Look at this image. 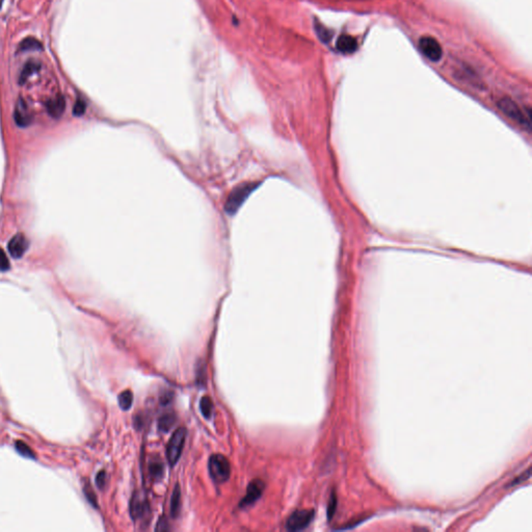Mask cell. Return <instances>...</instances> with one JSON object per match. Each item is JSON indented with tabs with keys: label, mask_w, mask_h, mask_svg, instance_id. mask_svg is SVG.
I'll list each match as a JSON object with an SVG mask.
<instances>
[{
	"label": "cell",
	"mask_w": 532,
	"mask_h": 532,
	"mask_svg": "<svg viewBox=\"0 0 532 532\" xmlns=\"http://www.w3.org/2000/svg\"><path fill=\"white\" fill-rule=\"evenodd\" d=\"M45 105L49 115L54 119H59L65 111L66 101L63 96H56L55 98L48 100Z\"/></svg>",
	"instance_id": "obj_10"
},
{
	"label": "cell",
	"mask_w": 532,
	"mask_h": 532,
	"mask_svg": "<svg viewBox=\"0 0 532 532\" xmlns=\"http://www.w3.org/2000/svg\"><path fill=\"white\" fill-rule=\"evenodd\" d=\"M336 506H337L336 494H335V492H332L331 497H330V501H329V504H328V518H329V520H331L334 517Z\"/></svg>",
	"instance_id": "obj_21"
},
{
	"label": "cell",
	"mask_w": 532,
	"mask_h": 532,
	"mask_svg": "<svg viewBox=\"0 0 532 532\" xmlns=\"http://www.w3.org/2000/svg\"><path fill=\"white\" fill-rule=\"evenodd\" d=\"M133 403V394L130 390H126L119 395V406L123 411H127L131 408Z\"/></svg>",
	"instance_id": "obj_17"
},
{
	"label": "cell",
	"mask_w": 532,
	"mask_h": 532,
	"mask_svg": "<svg viewBox=\"0 0 532 532\" xmlns=\"http://www.w3.org/2000/svg\"><path fill=\"white\" fill-rule=\"evenodd\" d=\"M200 409H201V412H202L204 417H206V418L210 417L211 413H212V410H213V404L211 402V399L209 398L208 396L203 397L201 399V403H200Z\"/></svg>",
	"instance_id": "obj_19"
},
{
	"label": "cell",
	"mask_w": 532,
	"mask_h": 532,
	"mask_svg": "<svg viewBox=\"0 0 532 532\" xmlns=\"http://www.w3.org/2000/svg\"><path fill=\"white\" fill-rule=\"evenodd\" d=\"M149 471L154 478L156 479L161 478L162 474H163V464L159 460L152 461L149 466Z\"/></svg>",
	"instance_id": "obj_18"
},
{
	"label": "cell",
	"mask_w": 532,
	"mask_h": 532,
	"mask_svg": "<svg viewBox=\"0 0 532 532\" xmlns=\"http://www.w3.org/2000/svg\"><path fill=\"white\" fill-rule=\"evenodd\" d=\"M264 490V482L260 479L253 480L246 490V495L240 502V507H246L255 503L262 495Z\"/></svg>",
	"instance_id": "obj_7"
},
{
	"label": "cell",
	"mask_w": 532,
	"mask_h": 532,
	"mask_svg": "<svg viewBox=\"0 0 532 532\" xmlns=\"http://www.w3.org/2000/svg\"><path fill=\"white\" fill-rule=\"evenodd\" d=\"M498 107L507 118H509L514 122H517L526 130L530 131L531 119L529 110L526 115V113L518 106V104L509 98H502L501 100H499Z\"/></svg>",
	"instance_id": "obj_1"
},
{
	"label": "cell",
	"mask_w": 532,
	"mask_h": 532,
	"mask_svg": "<svg viewBox=\"0 0 532 532\" xmlns=\"http://www.w3.org/2000/svg\"><path fill=\"white\" fill-rule=\"evenodd\" d=\"M185 439H186V429L184 427L178 428L173 433V435L170 436L169 442L167 444V448H166V458L170 466H174L179 461L181 457V453L183 451L184 444H185Z\"/></svg>",
	"instance_id": "obj_3"
},
{
	"label": "cell",
	"mask_w": 532,
	"mask_h": 532,
	"mask_svg": "<svg viewBox=\"0 0 532 532\" xmlns=\"http://www.w3.org/2000/svg\"><path fill=\"white\" fill-rule=\"evenodd\" d=\"M16 449L19 453H21L22 455H25V457H28L30 459H34V453L31 451V449L23 442L21 441H18L16 444Z\"/></svg>",
	"instance_id": "obj_20"
},
{
	"label": "cell",
	"mask_w": 532,
	"mask_h": 532,
	"mask_svg": "<svg viewBox=\"0 0 532 532\" xmlns=\"http://www.w3.org/2000/svg\"><path fill=\"white\" fill-rule=\"evenodd\" d=\"M41 68V64L39 62H35V61H28L24 68L22 69L21 73H20V76H19V83L20 84H24L28 79L31 75H33L35 72H37L40 70Z\"/></svg>",
	"instance_id": "obj_14"
},
{
	"label": "cell",
	"mask_w": 532,
	"mask_h": 532,
	"mask_svg": "<svg viewBox=\"0 0 532 532\" xmlns=\"http://www.w3.org/2000/svg\"><path fill=\"white\" fill-rule=\"evenodd\" d=\"M316 30H317V33H318L319 37H320V39H321L322 41H328V40H329L330 34L327 33V29H326V28H324L322 26L318 25V26L316 27Z\"/></svg>",
	"instance_id": "obj_27"
},
{
	"label": "cell",
	"mask_w": 532,
	"mask_h": 532,
	"mask_svg": "<svg viewBox=\"0 0 532 532\" xmlns=\"http://www.w3.org/2000/svg\"><path fill=\"white\" fill-rule=\"evenodd\" d=\"M529 477H530V468H528V469L526 470V472H525V473L521 474L519 477H517L516 479H514V480H512V481H511V484H510V485L512 486V485H517V484H519V483H521V482H524V481H525L526 479H528Z\"/></svg>",
	"instance_id": "obj_26"
},
{
	"label": "cell",
	"mask_w": 532,
	"mask_h": 532,
	"mask_svg": "<svg viewBox=\"0 0 532 532\" xmlns=\"http://www.w3.org/2000/svg\"><path fill=\"white\" fill-rule=\"evenodd\" d=\"M29 246V241L23 234L19 233L15 235L9 242V252L14 258L22 257Z\"/></svg>",
	"instance_id": "obj_8"
},
{
	"label": "cell",
	"mask_w": 532,
	"mask_h": 532,
	"mask_svg": "<svg viewBox=\"0 0 532 532\" xmlns=\"http://www.w3.org/2000/svg\"><path fill=\"white\" fill-rule=\"evenodd\" d=\"M161 521H162V524H161V522L159 521V522H158V524H157L156 530H162V531H163V530H167V529H168V527H165V525H166V522H165V520H164V519H161Z\"/></svg>",
	"instance_id": "obj_28"
},
{
	"label": "cell",
	"mask_w": 532,
	"mask_h": 532,
	"mask_svg": "<svg viewBox=\"0 0 532 532\" xmlns=\"http://www.w3.org/2000/svg\"><path fill=\"white\" fill-rule=\"evenodd\" d=\"M83 491H84V494H85V496H86L87 500H88V501H90L95 507H97L98 505H97V498H96V495H95V493L93 492V489L90 486L88 483H86V484L84 485Z\"/></svg>",
	"instance_id": "obj_23"
},
{
	"label": "cell",
	"mask_w": 532,
	"mask_h": 532,
	"mask_svg": "<svg viewBox=\"0 0 532 532\" xmlns=\"http://www.w3.org/2000/svg\"><path fill=\"white\" fill-rule=\"evenodd\" d=\"M106 483V473L105 471H100L96 476V484L99 489H103Z\"/></svg>",
	"instance_id": "obj_25"
},
{
	"label": "cell",
	"mask_w": 532,
	"mask_h": 532,
	"mask_svg": "<svg viewBox=\"0 0 532 532\" xmlns=\"http://www.w3.org/2000/svg\"><path fill=\"white\" fill-rule=\"evenodd\" d=\"M11 268V264L9 261V258L7 254L4 252V250L0 249V271L7 272Z\"/></svg>",
	"instance_id": "obj_24"
},
{
	"label": "cell",
	"mask_w": 532,
	"mask_h": 532,
	"mask_svg": "<svg viewBox=\"0 0 532 532\" xmlns=\"http://www.w3.org/2000/svg\"><path fill=\"white\" fill-rule=\"evenodd\" d=\"M208 469L211 478L217 483H224L230 477L231 467L229 461L221 454L211 455V458L209 459Z\"/></svg>",
	"instance_id": "obj_2"
},
{
	"label": "cell",
	"mask_w": 532,
	"mask_h": 532,
	"mask_svg": "<svg viewBox=\"0 0 532 532\" xmlns=\"http://www.w3.org/2000/svg\"><path fill=\"white\" fill-rule=\"evenodd\" d=\"M314 518V510L300 509L292 512L287 520L286 527L290 531H299L307 528Z\"/></svg>",
	"instance_id": "obj_5"
},
{
	"label": "cell",
	"mask_w": 532,
	"mask_h": 532,
	"mask_svg": "<svg viewBox=\"0 0 532 532\" xmlns=\"http://www.w3.org/2000/svg\"><path fill=\"white\" fill-rule=\"evenodd\" d=\"M255 188L254 184H244L234 189V192L229 196L226 205V210L228 213L233 214L237 211V209L242 205L244 200L249 197Z\"/></svg>",
	"instance_id": "obj_4"
},
{
	"label": "cell",
	"mask_w": 532,
	"mask_h": 532,
	"mask_svg": "<svg viewBox=\"0 0 532 532\" xmlns=\"http://www.w3.org/2000/svg\"><path fill=\"white\" fill-rule=\"evenodd\" d=\"M170 402V394H166V395H163L161 397V404H167Z\"/></svg>",
	"instance_id": "obj_29"
},
{
	"label": "cell",
	"mask_w": 532,
	"mask_h": 532,
	"mask_svg": "<svg viewBox=\"0 0 532 532\" xmlns=\"http://www.w3.org/2000/svg\"><path fill=\"white\" fill-rule=\"evenodd\" d=\"M42 50H43L42 43L39 40H36L35 37H31V36H28L26 37V39L22 40L17 48L18 53L27 52V51H42Z\"/></svg>",
	"instance_id": "obj_13"
},
{
	"label": "cell",
	"mask_w": 532,
	"mask_h": 532,
	"mask_svg": "<svg viewBox=\"0 0 532 532\" xmlns=\"http://www.w3.org/2000/svg\"><path fill=\"white\" fill-rule=\"evenodd\" d=\"M181 508V491L180 485L177 484L173 491L172 497H170V515L173 518L178 517Z\"/></svg>",
	"instance_id": "obj_15"
},
{
	"label": "cell",
	"mask_w": 532,
	"mask_h": 532,
	"mask_svg": "<svg viewBox=\"0 0 532 532\" xmlns=\"http://www.w3.org/2000/svg\"><path fill=\"white\" fill-rule=\"evenodd\" d=\"M336 48L342 53L349 54L353 53L358 49V43L353 36L348 34H342L338 37Z\"/></svg>",
	"instance_id": "obj_11"
},
{
	"label": "cell",
	"mask_w": 532,
	"mask_h": 532,
	"mask_svg": "<svg viewBox=\"0 0 532 532\" xmlns=\"http://www.w3.org/2000/svg\"><path fill=\"white\" fill-rule=\"evenodd\" d=\"M176 422V417L174 414H164L163 416H161L159 418L158 420V428L159 430L163 431V432H167L170 428H172L174 426Z\"/></svg>",
	"instance_id": "obj_16"
},
{
	"label": "cell",
	"mask_w": 532,
	"mask_h": 532,
	"mask_svg": "<svg viewBox=\"0 0 532 532\" xmlns=\"http://www.w3.org/2000/svg\"><path fill=\"white\" fill-rule=\"evenodd\" d=\"M419 49L425 58L431 62H439L442 58V47L434 37L422 36L419 41Z\"/></svg>",
	"instance_id": "obj_6"
},
{
	"label": "cell",
	"mask_w": 532,
	"mask_h": 532,
	"mask_svg": "<svg viewBox=\"0 0 532 532\" xmlns=\"http://www.w3.org/2000/svg\"><path fill=\"white\" fill-rule=\"evenodd\" d=\"M147 510V500L137 493L130 502V515L133 520H138L145 515Z\"/></svg>",
	"instance_id": "obj_9"
},
{
	"label": "cell",
	"mask_w": 532,
	"mask_h": 532,
	"mask_svg": "<svg viewBox=\"0 0 532 532\" xmlns=\"http://www.w3.org/2000/svg\"><path fill=\"white\" fill-rule=\"evenodd\" d=\"M14 117H15L16 123L21 127H25L30 123L31 117L29 115V111L27 109L26 104L22 101V99L19 100L18 104L16 105Z\"/></svg>",
	"instance_id": "obj_12"
},
{
	"label": "cell",
	"mask_w": 532,
	"mask_h": 532,
	"mask_svg": "<svg viewBox=\"0 0 532 532\" xmlns=\"http://www.w3.org/2000/svg\"><path fill=\"white\" fill-rule=\"evenodd\" d=\"M85 107H86V104L85 102L82 100V99H77V101H76L75 105H74V108H73V113L75 116H82L84 111H85Z\"/></svg>",
	"instance_id": "obj_22"
}]
</instances>
